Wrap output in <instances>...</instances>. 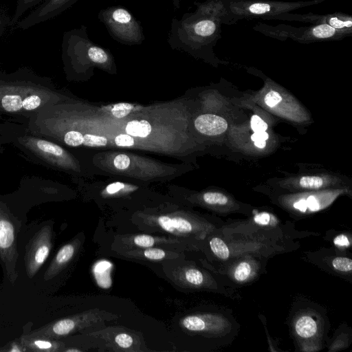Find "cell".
<instances>
[{
	"mask_svg": "<svg viewBox=\"0 0 352 352\" xmlns=\"http://www.w3.org/2000/svg\"><path fill=\"white\" fill-rule=\"evenodd\" d=\"M268 258L244 254L220 264L218 269L212 270L226 276L236 285H248L258 279L265 272Z\"/></svg>",
	"mask_w": 352,
	"mask_h": 352,
	"instance_id": "cell-10",
	"label": "cell"
},
{
	"mask_svg": "<svg viewBox=\"0 0 352 352\" xmlns=\"http://www.w3.org/2000/svg\"><path fill=\"white\" fill-rule=\"evenodd\" d=\"M61 49L65 68L68 72L85 65L108 66L113 63L110 51L91 41L87 28L83 25L64 32Z\"/></svg>",
	"mask_w": 352,
	"mask_h": 352,
	"instance_id": "cell-3",
	"label": "cell"
},
{
	"mask_svg": "<svg viewBox=\"0 0 352 352\" xmlns=\"http://www.w3.org/2000/svg\"><path fill=\"white\" fill-rule=\"evenodd\" d=\"M329 25L335 29L350 28L352 26V21L351 20L342 21L337 17H331L329 19Z\"/></svg>",
	"mask_w": 352,
	"mask_h": 352,
	"instance_id": "cell-37",
	"label": "cell"
},
{
	"mask_svg": "<svg viewBox=\"0 0 352 352\" xmlns=\"http://www.w3.org/2000/svg\"><path fill=\"white\" fill-rule=\"evenodd\" d=\"M196 129L206 135H217L223 133L228 128L226 120L217 115L203 114L195 120Z\"/></svg>",
	"mask_w": 352,
	"mask_h": 352,
	"instance_id": "cell-18",
	"label": "cell"
},
{
	"mask_svg": "<svg viewBox=\"0 0 352 352\" xmlns=\"http://www.w3.org/2000/svg\"><path fill=\"white\" fill-rule=\"evenodd\" d=\"M78 0H44L26 17L19 20L16 28L26 30L52 19L72 7Z\"/></svg>",
	"mask_w": 352,
	"mask_h": 352,
	"instance_id": "cell-14",
	"label": "cell"
},
{
	"mask_svg": "<svg viewBox=\"0 0 352 352\" xmlns=\"http://www.w3.org/2000/svg\"><path fill=\"white\" fill-rule=\"evenodd\" d=\"M121 254L126 257L131 258L162 261L163 259H170L177 258L179 254L177 252L166 250L160 247H152L146 248H127Z\"/></svg>",
	"mask_w": 352,
	"mask_h": 352,
	"instance_id": "cell-17",
	"label": "cell"
},
{
	"mask_svg": "<svg viewBox=\"0 0 352 352\" xmlns=\"http://www.w3.org/2000/svg\"><path fill=\"white\" fill-rule=\"evenodd\" d=\"M220 232L226 236L275 243H289L294 242L296 239L318 235L313 232L298 231L293 223H283L274 214L265 211L252 214L245 221L224 223Z\"/></svg>",
	"mask_w": 352,
	"mask_h": 352,
	"instance_id": "cell-2",
	"label": "cell"
},
{
	"mask_svg": "<svg viewBox=\"0 0 352 352\" xmlns=\"http://www.w3.org/2000/svg\"><path fill=\"white\" fill-rule=\"evenodd\" d=\"M120 243L124 245V248H146L157 247L161 245H184L188 248V245H190L192 247L199 248L197 245V243L186 239H179V237H165V236H152L146 234H138L133 235H124L119 236ZM198 245V244H197ZM197 250V248H195Z\"/></svg>",
	"mask_w": 352,
	"mask_h": 352,
	"instance_id": "cell-15",
	"label": "cell"
},
{
	"mask_svg": "<svg viewBox=\"0 0 352 352\" xmlns=\"http://www.w3.org/2000/svg\"><path fill=\"white\" fill-rule=\"evenodd\" d=\"M0 351H4V349L3 348H2V349L0 348Z\"/></svg>",
	"mask_w": 352,
	"mask_h": 352,
	"instance_id": "cell-44",
	"label": "cell"
},
{
	"mask_svg": "<svg viewBox=\"0 0 352 352\" xmlns=\"http://www.w3.org/2000/svg\"><path fill=\"white\" fill-rule=\"evenodd\" d=\"M107 143V140L103 136L85 134L83 135L82 144L87 146H102Z\"/></svg>",
	"mask_w": 352,
	"mask_h": 352,
	"instance_id": "cell-30",
	"label": "cell"
},
{
	"mask_svg": "<svg viewBox=\"0 0 352 352\" xmlns=\"http://www.w3.org/2000/svg\"><path fill=\"white\" fill-rule=\"evenodd\" d=\"M172 276L174 281L183 287L217 292L233 299L240 298L234 289L194 265L179 267L174 270Z\"/></svg>",
	"mask_w": 352,
	"mask_h": 352,
	"instance_id": "cell-11",
	"label": "cell"
},
{
	"mask_svg": "<svg viewBox=\"0 0 352 352\" xmlns=\"http://www.w3.org/2000/svg\"><path fill=\"white\" fill-rule=\"evenodd\" d=\"M112 264L105 260L98 261L93 266L92 272L97 284L102 288L107 289L111 287L112 281L111 272Z\"/></svg>",
	"mask_w": 352,
	"mask_h": 352,
	"instance_id": "cell-20",
	"label": "cell"
},
{
	"mask_svg": "<svg viewBox=\"0 0 352 352\" xmlns=\"http://www.w3.org/2000/svg\"><path fill=\"white\" fill-rule=\"evenodd\" d=\"M79 245L80 242L75 239L65 244L58 250L44 273V280H50L69 264L76 256Z\"/></svg>",
	"mask_w": 352,
	"mask_h": 352,
	"instance_id": "cell-16",
	"label": "cell"
},
{
	"mask_svg": "<svg viewBox=\"0 0 352 352\" xmlns=\"http://www.w3.org/2000/svg\"><path fill=\"white\" fill-rule=\"evenodd\" d=\"M336 33V29L326 23L318 25L312 30L313 35L318 38H328Z\"/></svg>",
	"mask_w": 352,
	"mask_h": 352,
	"instance_id": "cell-26",
	"label": "cell"
},
{
	"mask_svg": "<svg viewBox=\"0 0 352 352\" xmlns=\"http://www.w3.org/2000/svg\"><path fill=\"white\" fill-rule=\"evenodd\" d=\"M223 224L174 214L153 217L147 219L144 223H141L147 229L163 231L175 237L184 238L199 244L205 243L207 236L221 228Z\"/></svg>",
	"mask_w": 352,
	"mask_h": 352,
	"instance_id": "cell-5",
	"label": "cell"
},
{
	"mask_svg": "<svg viewBox=\"0 0 352 352\" xmlns=\"http://www.w3.org/2000/svg\"><path fill=\"white\" fill-rule=\"evenodd\" d=\"M350 339L346 332H340L329 345V351H335L348 347Z\"/></svg>",
	"mask_w": 352,
	"mask_h": 352,
	"instance_id": "cell-27",
	"label": "cell"
},
{
	"mask_svg": "<svg viewBox=\"0 0 352 352\" xmlns=\"http://www.w3.org/2000/svg\"><path fill=\"white\" fill-rule=\"evenodd\" d=\"M27 351L56 352L63 351L65 344L55 339L32 338L23 336L20 339Z\"/></svg>",
	"mask_w": 352,
	"mask_h": 352,
	"instance_id": "cell-19",
	"label": "cell"
},
{
	"mask_svg": "<svg viewBox=\"0 0 352 352\" xmlns=\"http://www.w3.org/2000/svg\"><path fill=\"white\" fill-rule=\"evenodd\" d=\"M52 246V226H43L30 239L25 251L27 276L33 278L47 259Z\"/></svg>",
	"mask_w": 352,
	"mask_h": 352,
	"instance_id": "cell-12",
	"label": "cell"
},
{
	"mask_svg": "<svg viewBox=\"0 0 352 352\" xmlns=\"http://www.w3.org/2000/svg\"><path fill=\"white\" fill-rule=\"evenodd\" d=\"M125 131L127 134L140 138L147 137L151 131V126L150 123L145 120H132L127 123Z\"/></svg>",
	"mask_w": 352,
	"mask_h": 352,
	"instance_id": "cell-22",
	"label": "cell"
},
{
	"mask_svg": "<svg viewBox=\"0 0 352 352\" xmlns=\"http://www.w3.org/2000/svg\"><path fill=\"white\" fill-rule=\"evenodd\" d=\"M52 80L28 67L12 72L0 70V130L14 124L25 127L43 108L61 102Z\"/></svg>",
	"mask_w": 352,
	"mask_h": 352,
	"instance_id": "cell-1",
	"label": "cell"
},
{
	"mask_svg": "<svg viewBox=\"0 0 352 352\" xmlns=\"http://www.w3.org/2000/svg\"><path fill=\"white\" fill-rule=\"evenodd\" d=\"M181 0H172L173 5L175 9H179L180 7Z\"/></svg>",
	"mask_w": 352,
	"mask_h": 352,
	"instance_id": "cell-43",
	"label": "cell"
},
{
	"mask_svg": "<svg viewBox=\"0 0 352 352\" xmlns=\"http://www.w3.org/2000/svg\"><path fill=\"white\" fill-rule=\"evenodd\" d=\"M268 134L265 131L262 132H254L252 136L251 139L254 142L256 140H266L268 139Z\"/></svg>",
	"mask_w": 352,
	"mask_h": 352,
	"instance_id": "cell-41",
	"label": "cell"
},
{
	"mask_svg": "<svg viewBox=\"0 0 352 352\" xmlns=\"http://www.w3.org/2000/svg\"><path fill=\"white\" fill-rule=\"evenodd\" d=\"M254 145L258 148H264L266 145L265 140H256L254 141Z\"/></svg>",
	"mask_w": 352,
	"mask_h": 352,
	"instance_id": "cell-42",
	"label": "cell"
},
{
	"mask_svg": "<svg viewBox=\"0 0 352 352\" xmlns=\"http://www.w3.org/2000/svg\"><path fill=\"white\" fill-rule=\"evenodd\" d=\"M203 201L207 205L213 208L223 210L226 212L228 208H231L229 206L230 201L229 198L221 192H207L202 196Z\"/></svg>",
	"mask_w": 352,
	"mask_h": 352,
	"instance_id": "cell-21",
	"label": "cell"
},
{
	"mask_svg": "<svg viewBox=\"0 0 352 352\" xmlns=\"http://www.w3.org/2000/svg\"><path fill=\"white\" fill-rule=\"evenodd\" d=\"M11 19L0 8V38L3 35L6 29L10 26Z\"/></svg>",
	"mask_w": 352,
	"mask_h": 352,
	"instance_id": "cell-38",
	"label": "cell"
},
{
	"mask_svg": "<svg viewBox=\"0 0 352 352\" xmlns=\"http://www.w3.org/2000/svg\"><path fill=\"white\" fill-rule=\"evenodd\" d=\"M251 127L254 132L265 131L267 124L258 116L254 115L251 118Z\"/></svg>",
	"mask_w": 352,
	"mask_h": 352,
	"instance_id": "cell-32",
	"label": "cell"
},
{
	"mask_svg": "<svg viewBox=\"0 0 352 352\" xmlns=\"http://www.w3.org/2000/svg\"><path fill=\"white\" fill-rule=\"evenodd\" d=\"M109 314L98 309L89 310L80 314L66 317L29 332L28 337L57 340L76 331L96 325L107 320Z\"/></svg>",
	"mask_w": 352,
	"mask_h": 352,
	"instance_id": "cell-9",
	"label": "cell"
},
{
	"mask_svg": "<svg viewBox=\"0 0 352 352\" xmlns=\"http://www.w3.org/2000/svg\"><path fill=\"white\" fill-rule=\"evenodd\" d=\"M270 5L263 3H253L248 8L249 12L255 14H265L267 12H270Z\"/></svg>",
	"mask_w": 352,
	"mask_h": 352,
	"instance_id": "cell-33",
	"label": "cell"
},
{
	"mask_svg": "<svg viewBox=\"0 0 352 352\" xmlns=\"http://www.w3.org/2000/svg\"><path fill=\"white\" fill-rule=\"evenodd\" d=\"M19 125H14V126L6 129L0 130V147L3 145L10 144L13 135L19 129Z\"/></svg>",
	"mask_w": 352,
	"mask_h": 352,
	"instance_id": "cell-31",
	"label": "cell"
},
{
	"mask_svg": "<svg viewBox=\"0 0 352 352\" xmlns=\"http://www.w3.org/2000/svg\"><path fill=\"white\" fill-rule=\"evenodd\" d=\"M98 18L111 37L121 44L141 45L145 39L140 22L124 7L111 6L101 9Z\"/></svg>",
	"mask_w": 352,
	"mask_h": 352,
	"instance_id": "cell-7",
	"label": "cell"
},
{
	"mask_svg": "<svg viewBox=\"0 0 352 352\" xmlns=\"http://www.w3.org/2000/svg\"><path fill=\"white\" fill-rule=\"evenodd\" d=\"M115 142L118 146L129 147L133 145L134 140L129 134H120L116 137Z\"/></svg>",
	"mask_w": 352,
	"mask_h": 352,
	"instance_id": "cell-35",
	"label": "cell"
},
{
	"mask_svg": "<svg viewBox=\"0 0 352 352\" xmlns=\"http://www.w3.org/2000/svg\"><path fill=\"white\" fill-rule=\"evenodd\" d=\"M322 178L317 176H304L300 178L299 184L303 188L318 189L323 186Z\"/></svg>",
	"mask_w": 352,
	"mask_h": 352,
	"instance_id": "cell-28",
	"label": "cell"
},
{
	"mask_svg": "<svg viewBox=\"0 0 352 352\" xmlns=\"http://www.w3.org/2000/svg\"><path fill=\"white\" fill-rule=\"evenodd\" d=\"M20 223L12 208L0 195V258L11 284L15 283L19 276L17 236Z\"/></svg>",
	"mask_w": 352,
	"mask_h": 352,
	"instance_id": "cell-6",
	"label": "cell"
},
{
	"mask_svg": "<svg viewBox=\"0 0 352 352\" xmlns=\"http://www.w3.org/2000/svg\"><path fill=\"white\" fill-rule=\"evenodd\" d=\"M333 248L341 252H346L351 247V234L342 232L336 234L332 239Z\"/></svg>",
	"mask_w": 352,
	"mask_h": 352,
	"instance_id": "cell-25",
	"label": "cell"
},
{
	"mask_svg": "<svg viewBox=\"0 0 352 352\" xmlns=\"http://www.w3.org/2000/svg\"><path fill=\"white\" fill-rule=\"evenodd\" d=\"M124 187V184L121 182H114L112 184H110L107 186L106 188V190L108 193L109 194H114L121 189H122Z\"/></svg>",
	"mask_w": 352,
	"mask_h": 352,
	"instance_id": "cell-40",
	"label": "cell"
},
{
	"mask_svg": "<svg viewBox=\"0 0 352 352\" xmlns=\"http://www.w3.org/2000/svg\"><path fill=\"white\" fill-rule=\"evenodd\" d=\"M4 349V351L8 352H23L27 351L26 348L22 344L21 340L19 341H13L9 343L6 348Z\"/></svg>",
	"mask_w": 352,
	"mask_h": 352,
	"instance_id": "cell-39",
	"label": "cell"
},
{
	"mask_svg": "<svg viewBox=\"0 0 352 352\" xmlns=\"http://www.w3.org/2000/svg\"><path fill=\"white\" fill-rule=\"evenodd\" d=\"M281 100L282 97L278 92L270 91L266 94L264 101L267 106L273 107L280 102Z\"/></svg>",
	"mask_w": 352,
	"mask_h": 352,
	"instance_id": "cell-34",
	"label": "cell"
},
{
	"mask_svg": "<svg viewBox=\"0 0 352 352\" xmlns=\"http://www.w3.org/2000/svg\"><path fill=\"white\" fill-rule=\"evenodd\" d=\"M304 258L331 274L351 280L352 260L346 252L333 247L322 248L318 251L305 252Z\"/></svg>",
	"mask_w": 352,
	"mask_h": 352,
	"instance_id": "cell-13",
	"label": "cell"
},
{
	"mask_svg": "<svg viewBox=\"0 0 352 352\" xmlns=\"http://www.w3.org/2000/svg\"><path fill=\"white\" fill-rule=\"evenodd\" d=\"M44 0H16V8L14 15L11 19L10 26L16 25L26 11L39 5Z\"/></svg>",
	"mask_w": 352,
	"mask_h": 352,
	"instance_id": "cell-23",
	"label": "cell"
},
{
	"mask_svg": "<svg viewBox=\"0 0 352 352\" xmlns=\"http://www.w3.org/2000/svg\"><path fill=\"white\" fill-rule=\"evenodd\" d=\"M180 324L188 332L212 340L219 347L231 343L239 328L232 315L223 311L189 314L181 319Z\"/></svg>",
	"mask_w": 352,
	"mask_h": 352,
	"instance_id": "cell-4",
	"label": "cell"
},
{
	"mask_svg": "<svg viewBox=\"0 0 352 352\" xmlns=\"http://www.w3.org/2000/svg\"><path fill=\"white\" fill-rule=\"evenodd\" d=\"M133 108V105L130 103H118L113 107L111 113L114 117L117 118H122L126 116Z\"/></svg>",
	"mask_w": 352,
	"mask_h": 352,
	"instance_id": "cell-29",
	"label": "cell"
},
{
	"mask_svg": "<svg viewBox=\"0 0 352 352\" xmlns=\"http://www.w3.org/2000/svg\"><path fill=\"white\" fill-rule=\"evenodd\" d=\"M113 164L118 169L124 170L129 167L130 158L126 155L120 154L115 157Z\"/></svg>",
	"mask_w": 352,
	"mask_h": 352,
	"instance_id": "cell-36",
	"label": "cell"
},
{
	"mask_svg": "<svg viewBox=\"0 0 352 352\" xmlns=\"http://www.w3.org/2000/svg\"><path fill=\"white\" fill-rule=\"evenodd\" d=\"M135 338L130 333L120 332L116 334L113 338V343L120 350L124 351H134L135 346Z\"/></svg>",
	"mask_w": 352,
	"mask_h": 352,
	"instance_id": "cell-24",
	"label": "cell"
},
{
	"mask_svg": "<svg viewBox=\"0 0 352 352\" xmlns=\"http://www.w3.org/2000/svg\"><path fill=\"white\" fill-rule=\"evenodd\" d=\"M291 327L300 351H316L322 349L324 318L317 309H300L294 315Z\"/></svg>",
	"mask_w": 352,
	"mask_h": 352,
	"instance_id": "cell-8",
	"label": "cell"
}]
</instances>
